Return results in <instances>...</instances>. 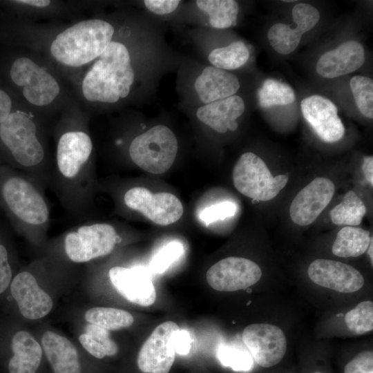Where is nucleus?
<instances>
[{
  "mask_svg": "<svg viewBox=\"0 0 373 373\" xmlns=\"http://www.w3.org/2000/svg\"><path fill=\"white\" fill-rule=\"evenodd\" d=\"M344 373H373V353L365 351L347 363Z\"/></svg>",
  "mask_w": 373,
  "mask_h": 373,
  "instance_id": "37",
  "label": "nucleus"
},
{
  "mask_svg": "<svg viewBox=\"0 0 373 373\" xmlns=\"http://www.w3.org/2000/svg\"><path fill=\"white\" fill-rule=\"evenodd\" d=\"M313 373H322V372H313Z\"/></svg>",
  "mask_w": 373,
  "mask_h": 373,
  "instance_id": "46",
  "label": "nucleus"
},
{
  "mask_svg": "<svg viewBox=\"0 0 373 373\" xmlns=\"http://www.w3.org/2000/svg\"><path fill=\"white\" fill-rule=\"evenodd\" d=\"M260 267L254 261L241 257L231 256L213 265L207 271L209 285L220 291L246 289L261 278Z\"/></svg>",
  "mask_w": 373,
  "mask_h": 373,
  "instance_id": "13",
  "label": "nucleus"
},
{
  "mask_svg": "<svg viewBox=\"0 0 373 373\" xmlns=\"http://www.w3.org/2000/svg\"><path fill=\"white\" fill-rule=\"evenodd\" d=\"M372 249H373V240H372V237L371 238V240H370V245L367 248V250H368V255H369V257L371 260V263H372V265H373V253H372Z\"/></svg>",
  "mask_w": 373,
  "mask_h": 373,
  "instance_id": "44",
  "label": "nucleus"
},
{
  "mask_svg": "<svg viewBox=\"0 0 373 373\" xmlns=\"http://www.w3.org/2000/svg\"><path fill=\"white\" fill-rule=\"evenodd\" d=\"M235 188L253 201H269L285 186L288 175L273 177L265 162L251 152L243 153L232 173Z\"/></svg>",
  "mask_w": 373,
  "mask_h": 373,
  "instance_id": "8",
  "label": "nucleus"
},
{
  "mask_svg": "<svg viewBox=\"0 0 373 373\" xmlns=\"http://www.w3.org/2000/svg\"><path fill=\"white\" fill-rule=\"evenodd\" d=\"M12 356L8 358V373H36L39 367L43 349L28 332L21 330L12 337Z\"/></svg>",
  "mask_w": 373,
  "mask_h": 373,
  "instance_id": "24",
  "label": "nucleus"
},
{
  "mask_svg": "<svg viewBox=\"0 0 373 373\" xmlns=\"http://www.w3.org/2000/svg\"><path fill=\"white\" fill-rule=\"evenodd\" d=\"M362 171L366 180L373 185V157L367 156L363 158Z\"/></svg>",
  "mask_w": 373,
  "mask_h": 373,
  "instance_id": "42",
  "label": "nucleus"
},
{
  "mask_svg": "<svg viewBox=\"0 0 373 373\" xmlns=\"http://www.w3.org/2000/svg\"><path fill=\"white\" fill-rule=\"evenodd\" d=\"M178 148L173 132L164 125H156L131 141L128 155L141 169L153 174H162L173 165Z\"/></svg>",
  "mask_w": 373,
  "mask_h": 373,
  "instance_id": "7",
  "label": "nucleus"
},
{
  "mask_svg": "<svg viewBox=\"0 0 373 373\" xmlns=\"http://www.w3.org/2000/svg\"><path fill=\"white\" fill-rule=\"evenodd\" d=\"M245 108L242 98L234 95L200 107L196 116L215 131L224 133L227 130L234 131L238 128L236 119L243 114Z\"/></svg>",
  "mask_w": 373,
  "mask_h": 373,
  "instance_id": "21",
  "label": "nucleus"
},
{
  "mask_svg": "<svg viewBox=\"0 0 373 373\" xmlns=\"http://www.w3.org/2000/svg\"><path fill=\"white\" fill-rule=\"evenodd\" d=\"M79 341L90 354L99 359L114 356L119 350L108 330L90 323L86 326L85 332L79 336Z\"/></svg>",
  "mask_w": 373,
  "mask_h": 373,
  "instance_id": "26",
  "label": "nucleus"
},
{
  "mask_svg": "<svg viewBox=\"0 0 373 373\" xmlns=\"http://www.w3.org/2000/svg\"><path fill=\"white\" fill-rule=\"evenodd\" d=\"M84 317L90 324L99 326L108 331L128 327L134 322V318L129 312L111 307L90 308L86 311Z\"/></svg>",
  "mask_w": 373,
  "mask_h": 373,
  "instance_id": "29",
  "label": "nucleus"
},
{
  "mask_svg": "<svg viewBox=\"0 0 373 373\" xmlns=\"http://www.w3.org/2000/svg\"><path fill=\"white\" fill-rule=\"evenodd\" d=\"M366 213V207L353 191H347L343 201L330 211L332 222L337 225L358 226Z\"/></svg>",
  "mask_w": 373,
  "mask_h": 373,
  "instance_id": "28",
  "label": "nucleus"
},
{
  "mask_svg": "<svg viewBox=\"0 0 373 373\" xmlns=\"http://www.w3.org/2000/svg\"><path fill=\"white\" fill-rule=\"evenodd\" d=\"M347 328L356 334H363L373 329V303L370 300L359 303L345 316Z\"/></svg>",
  "mask_w": 373,
  "mask_h": 373,
  "instance_id": "33",
  "label": "nucleus"
},
{
  "mask_svg": "<svg viewBox=\"0 0 373 373\" xmlns=\"http://www.w3.org/2000/svg\"><path fill=\"white\" fill-rule=\"evenodd\" d=\"M237 211V206L230 201H223L204 208L199 214L200 220L206 225L232 217Z\"/></svg>",
  "mask_w": 373,
  "mask_h": 373,
  "instance_id": "36",
  "label": "nucleus"
},
{
  "mask_svg": "<svg viewBox=\"0 0 373 373\" xmlns=\"http://www.w3.org/2000/svg\"><path fill=\"white\" fill-rule=\"evenodd\" d=\"M12 102L8 95L0 90V124L10 115Z\"/></svg>",
  "mask_w": 373,
  "mask_h": 373,
  "instance_id": "41",
  "label": "nucleus"
},
{
  "mask_svg": "<svg viewBox=\"0 0 373 373\" xmlns=\"http://www.w3.org/2000/svg\"><path fill=\"white\" fill-rule=\"evenodd\" d=\"M183 252L184 248L180 242L172 241L168 243L153 258L149 265L150 270L154 274L164 272Z\"/></svg>",
  "mask_w": 373,
  "mask_h": 373,
  "instance_id": "35",
  "label": "nucleus"
},
{
  "mask_svg": "<svg viewBox=\"0 0 373 373\" xmlns=\"http://www.w3.org/2000/svg\"><path fill=\"white\" fill-rule=\"evenodd\" d=\"M90 135L82 129L64 131L58 137L48 187L73 220L86 221L93 209L96 188Z\"/></svg>",
  "mask_w": 373,
  "mask_h": 373,
  "instance_id": "1",
  "label": "nucleus"
},
{
  "mask_svg": "<svg viewBox=\"0 0 373 373\" xmlns=\"http://www.w3.org/2000/svg\"><path fill=\"white\" fill-rule=\"evenodd\" d=\"M41 345L53 373H82L79 354L66 337L51 331L46 332Z\"/></svg>",
  "mask_w": 373,
  "mask_h": 373,
  "instance_id": "23",
  "label": "nucleus"
},
{
  "mask_svg": "<svg viewBox=\"0 0 373 373\" xmlns=\"http://www.w3.org/2000/svg\"><path fill=\"white\" fill-rule=\"evenodd\" d=\"M238 77L213 66L204 68L195 82V90L205 104L234 95L240 88Z\"/></svg>",
  "mask_w": 373,
  "mask_h": 373,
  "instance_id": "22",
  "label": "nucleus"
},
{
  "mask_svg": "<svg viewBox=\"0 0 373 373\" xmlns=\"http://www.w3.org/2000/svg\"><path fill=\"white\" fill-rule=\"evenodd\" d=\"M350 86L359 111L366 117L373 118V81L371 78L356 75Z\"/></svg>",
  "mask_w": 373,
  "mask_h": 373,
  "instance_id": "32",
  "label": "nucleus"
},
{
  "mask_svg": "<svg viewBox=\"0 0 373 373\" xmlns=\"http://www.w3.org/2000/svg\"><path fill=\"white\" fill-rule=\"evenodd\" d=\"M108 276L117 292L129 302L143 307L155 303L156 291L144 267L115 266L109 269Z\"/></svg>",
  "mask_w": 373,
  "mask_h": 373,
  "instance_id": "18",
  "label": "nucleus"
},
{
  "mask_svg": "<svg viewBox=\"0 0 373 373\" xmlns=\"http://www.w3.org/2000/svg\"><path fill=\"white\" fill-rule=\"evenodd\" d=\"M86 74L84 97L90 102L115 103L130 93L135 73L127 48L111 41Z\"/></svg>",
  "mask_w": 373,
  "mask_h": 373,
  "instance_id": "4",
  "label": "nucleus"
},
{
  "mask_svg": "<svg viewBox=\"0 0 373 373\" xmlns=\"http://www.w3.org/2000/svg\"><path fill=\"white\" fill-rule=\"evenodd\" d=\"M334 191V184L329 179H314L292 200L289 208L291 220L300 226L313 223L330 202Z\"/></svg>",
  "mask_w": 373,
  "mask_h": 373,
  "instance_id": "16",
  "label": "nucleus"
},
{
  "mask_svg": "<svg viewBox=\"0 0 373 373\" xmlns=\"http://www.w3.org/2000/svg\"><path fill=\"white\" fill-rule=\"evenodd\" d=\"M0 198L19 231L36 243L45 239L50 211L37 181L23 171L0 169Z\"/></svg>",
  "mask_w": 373,
  "mask_h": 373,
  "instance_id": "2",
  "label": "nucleus"
},
{
  "mask_svg": "<svg viewBox=\"0 0 373 373\" xmlns=\"http://www.w3.org/2000/svg\"><path fill=\"white\" fill-rule=\"evenodd\" d=\"M122 202L126 209L138 212L162 226L177 222L184 212L182 202L175 195L167 192L153 193L142 186L126 189Z\"/></svg>",
  "mask_w": 373,
  "mask_h": 373,
  "instance_id": "9",
  "label": "nucleus"
},
{
  "mask_svg": "<svg viewBox=\"0 0 373 373\" xmlns=\"http://www.w3.org/2000/svg\"><path fill=\"white\" fill-rule=\"evenodd\" d=\"M10 73L13 82L23 87V96L33 105L49 104L59 93L53 76L28 57L15 60Z\"/></svg>",
  "mask_w": 373,
  "mask_h": 373,
  "instance_id": "11",
  "label": "nucleus"
},
{
  "mask_svg": "<svg viewBox=\"0 0 373 373\" xmlns=\"http://www.w3.org/2000/svg\"><path fill=\"white\" fill-rule=\"evenodd\" d=\"M259 104L262 108L285 106L295 101V93L289 84L274 79H267L258 92Z\"/></svg>",
  "mask_w": 373,
  "mask_h": 373,
  "instance_id": "31",
  "label": "nucleus"
},
{
  "mask_svg": "<svg viewBox=\"0 0 373 373\" xmlns=\"http://www.w3.org/2000/svg\"><path fill=\"white\" fill-rule=\"evenodd\" d=\"M371 238L367 230L346 226L338 232L332 245V253L341 258L359 256L367 251Z\"/></svg>",
  "mask_w": 373,
  "mask_h": 373,
  "instance_id": "25",
  "label": "nucleus"
},
{
  "mask_svg": "<svg viewBox=\"0 0 373 373\" xmlns=\"http://www.w3.org/2000/svg\"><path fill=\"white\" fill-rule=\"evenodd\" d=\"M0 140L14 164L45 189L48 187L51 163L39 138L35 122L26 113H10L0 124Z\"/></svg>",
  "mask_w": 373,
  "mask_h": 373,
  "instance_id": "3",
  "label": "nucleus"
},
{
  "mask_svg": "<svg viewBox=\"0 0 373 373\" xmlns=\"http://www.w3.org/2000/svg\"><path fill=\"white\" fill-rule=\"evenodd\" d=\"M242 338L251 357L263 367L276 365L286 353V336L282 329L274 325H249L244 329Z\"/></svg>",
  "mask_w": 373,
  "mask_h": 373,
  "instance_id": "12",
  "label": "nucleus"
},
{
  "mask_svg": "<svg viewBox=\"0 0 373 373\" xmlns=\"http://www.w3.org/2000/svg\"><path fill=\"white\" fill-rule=\"evenodd\" d=\"M113 26L102 19L82 21L60 32L50 52L61 64L78 67L97 58L111 42Z\"/></svg>",
  "mask_w": 373,
  "mask_h": 373,
  "instance_id": "5",
  "label": "nucleus"
},
{
  "mask_svg": "<svg viewBox=\"0 0 373 373\" xmlns=\"http://www.w3.org/2000/svg\"><path fill=\"white\" fill-rule=\"evenodd\" d=\"M249 58V50L241 41L232 42L225 47L215 48L208 56L213 66L224 70L240 68Z\"/></svg>",
  "mask_w": 373,
  "mask_h": 373,
  "instance_id": "30",
  "label": "nucleus"
},
{
  "mask_svg": "<svg viewBox=\"0 0 373 373\" xmlns=\"http://www.w3.org/2000/svg\"><path fill=\"white\" fill-rule=\"evenodd\" d=\"M284 1V2H287V3H289V2H294V1H294V0H290V1L286 0V1Z\"/></svg>",
  "mask_w": 373,
  "mask_h": 373,
  "instance_id": "45",
  "label": "nucleus"
},
{
  "mask_svg": "<svg viewBox=\"0 0 373 373\" xmlns=\"http://www.w3.org/2000/svg\"><path fill=\"white\" fill-rule=\"evenodd\" d=\"M59 240L68 260L84 263L110 254L122 238L113 224L86 220L66 231Z\"/></svg>",
  "mask_w": 373,
  "mask_h": 373,
  "instance_id": "6",
  "label": "nucleus"
},
{
  "mask_svg": "<svg viewBox=\"0 0 373 373\" xmlns=\"http://www.w3.org/2000/svg\"><path fill=\"white\" fill-rule=\"evenodd\" d=\"M196 5L209 16L210 25L218 29L235 26L239 7L234 0H198Z\"/></svg>",
  "mask_w": 373,
  "mask_h": 373,
  "instance_id": "27",
  "label": "nucleus"
},
{
  "mask_svg": "<svg viewBox=\"0 0 373 373\" xmlns=\"http://www.w3.org/2000/svg\"><path fill=\"white\" fill-rule=\"evenodd\" d=\"M15 2L30 5L35 7L44 8L48 6L50 1L48 0H19Z\"/></svg>",
  "mask_w": 373,
  "mask_h": 373,
  "instance_id": "43",
  "label": "nucleus"
},
{
  "mask_svg": "<svg viewBox=\"0 0 373 373\" xmlns=\"http://www.w3.org/2000/svg\"><path fill=\"white\" fill-rule=\"evenodd\" d=\"M307 273L316 285L343 293L356 291L365 282L362 274L352 266L328 259H316L309 265Z\"/></svg>",
  "mask_w": 373,
  "mask_h": 373,
  "instance_id": "17",
  "label": "nucleus"
},
{
  "mask_svg": "<svg viewBox=\"0 0 373 373\" xmlns=\"http://www.w3.org/2000/svg\"><path fill=\"white\" fill-rule=\"evenodd\" d=\"M10 291L20 313L28 319L41 318L52 308V298L39 286L30 271L17 274L10 283Z\"/></svg>",
  "mask_w": 373,
  "mask_h": 373,
  "instance_id": "19",
  "label": "nucleus"
},
{
  "mask_svg": "<svg viewBox=\"0 0 373 373\" xmlns=\"http://www.w3.org/2000/svg\"><path fill=\"white\" fill-rule=\"evenodd\" d=\"M300 108L303 117L321 140L333 143L343 137L345 127L337 106L331 100L318 95H311L301 101Z\"/></svg>",
  "mask_w": 373,
  "mask_h": 373,
  "instance_id": "15",
  "label": "nucleus"
},
{
  "mask_svg": "<svg viewBox=\"0 0 373 373\" xmlns=\"http://www.w3.org/2000/svg\"><path fill=\"white\" fill-rule=\"evenodd\" d=\"M221 363L235 371H248L253 365L252 357L245 350L229 345H222L218 350Z\"/></svg>",
  "mask_w": 373,
  "mask_h": 373,
  "instance_id": "34",
  "label": "nucleus"
},
{
  "mask_svg": "<svg viewBox=\"0 0 373 373\" xmlns=\"http://www.w3.org/2000/svg\"><path fill=\"white\" fill-rule=\"evenodd\" d=\"M146 8L156 15H166L173 12L179 6V0H145Z\"/></svg>",
  "mask_w": 373,
  "mask_h": 373,
  "instance_id": "39",
  "label": "nucleus"
},
{
  "mask_svg": "<svg viewBox=\"0 0 373 373\" xmlns=\"http://www.w3.org/2000/svg\"><path fill=\"white\" fill-rule=\"evenodd\" d=\"M179 330L173 321L156 327L139 352L137 363L141 372L169 373L175 361V340Z\"/></svg>",
  "mask_w": 373,
  "mask_h": 373,
  "instance_id": "10",
  "label": "nucleus"
},
{
  "mask_svg": "<svg viewBox=\"0 0 373 373\" xmlns=\"http://www.w3.org/2000/svg\"><path fill=\"white\" fill-rule=\"evenodd\" d=\"M12 280V267L6 246L0 241V294L3 293Z\"/></svg>",
  "mask_w": 373,
  "mask_h": 373,
  "instance_id": "38",
  "label": "nucleus"
},
{
  "mask_svg": "<svg viewBox=\"0 0 373 373\" xmlns=\"http://www.w3.org/2000/svg\"><path fill=\"white\" fill-rule=\"evenodd\" d=\"M365 62V50L358 41H347L323 54L316 66L317 73L332 79L352 73Z\"/></svg>",
  "mask_w": 373,
  "mask_h": 373,
  "instance_id": "20",
  "label": "nucleus"
},
{
  "mask_svg": "<svg viewBox=\"0 0 373 373\" xmlns=\"http://www.w3.org/2000/svg\"><path fill=\"white\" fill-rule=\"evenodd\" d=\"M191 348V338L187 332L179 330L175 340V353L179 354H187Z\"/></svg>",
  "mask_w": 373,
  "mask_h": 373,
  "instance_id": "40",
  "label": "nucleus"
},
{
  "mask_svg": "<svg viewBox=\"0 0 373 373\" xmlns=\"http://www.w3.org/2000/svg\"><path fill=\"white\" fill-rule=\"evenodd\" d=\"M295 28L277 23L270 27L267 33L269 42L273 49L281 55H288L298 47L302 35L312 29L320 19V12L306 3H298L292 8Z\"/></svg>",
  "mask_w": 373,
  "mask_h": 373,
  "instance_id": "14",
  "label": "nucleus"
}]
</instances>
